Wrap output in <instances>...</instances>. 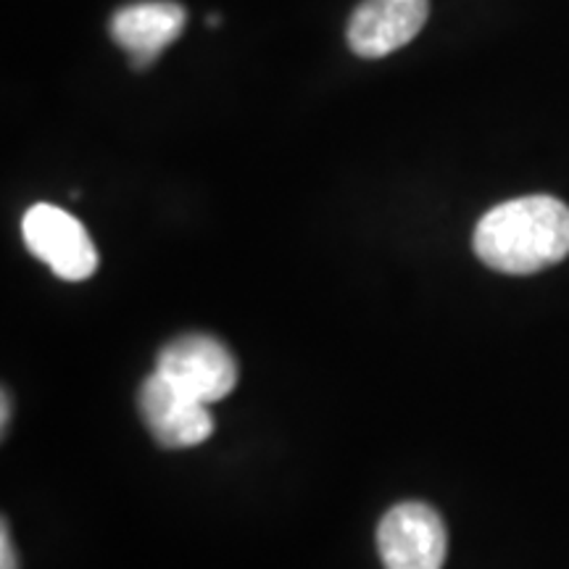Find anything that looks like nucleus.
I'll list each match as a JSON object with an SVG mask.
<instances>
[{
    "label": "nucleus",
    "mask_w": 569,
    "mask_h": 569,
    "mask_svg": "<svg viewBox=\"0 0 569 569\" xmlns=\"http://www.w3.org/2000/svg\"><path fill=\"white\" fill-rule=\"evenodd\" d=\"M188 13L174 0H146L117 11L111 21V34L130 53L132 69H146L159 59L184 30Z\"/></svg>",
    "instance_id": "0eeeda50"
},
{
    "label": "nucleus",
    "mask_w": 569,
    "mask_h": 569,
    "mask_svg": "<svg viewBox=\"0 0 569 569\" xmlns=\"http://www.w3.org/2000/svg\"><path fill=\"white\" fill-rule=\"evenodd\" d=\"M0 569H19L17 551H13L9 525L3 522V530H0Z\"/></svg>",
    "instance_id": "6e6552de"
},
{
    "label": "nucleus",
    "mask_w": 569,
    "mask_h": 569,
    "mask_svg": "<svg viewBox=\"0 0 569 569\" xmlns=\"http://www.w3.org/2000/svg\"><path fill=\"white\" fill-rule=\"evenodd\" d=\"M377 549L386 569H440L448 551L443 519L427 503H398L377 528Z\"/></svg>",
    "instance_id": "20e7f679"
},
{
    "label": "nucleus",
    "mask_w": 569,
    "mask_h": 569,
    "mask_svg": "<svg viewBox=\"0 0 569 569\" xmlns=\"http://www.w3.org/2000/svg\"><path fill=\"white\" fill-rule=\"evenodd\" d=\"M9 411H11V401H9V393H3V432H6V427H9Z\"/></svg>",
    "instance_id": "1a4fd4ad"
},
{
    "label": "nucleus",
    "mask_w": 569,
    "mask_h": 569,
    "mask_svg": "<svg viewBox=\"0 0 569 569\" xmlns=\"http://www.w3.org/2000/svg\"><path fill=\"white\" fill-rule=\"evenodd\" d=\"M430 17V0H365L348 21V46L361 59H382L411 42Z\"/></svg>",
    "instance_id": "423d86ee"
},
{
    "label": "nucleus",
    "mask_w": 569,
    "mask_h": 569,
    "mask_svg": "<svg viewBox=\"0 0 569 569\" xmlns=\"http://www.w3.org/2000/svg\"><path fill=\"white\" fill-rule=\"evenodd\" d=\"M24 243L42 264L51 267L61 280L82 282L96 274L98 251L88 230L77 217L51 203H38L21 222Z\"/></svg>",
    "instance_id": "f03ea898"
},
{
    "label": "nucleus",
    "mask_w": 569,
    "mask_h": 569,
    "mask_svg": "<svg viewBox=\"0 0 569 569\" xmlns=\"http://www.w3.org/2000/svg\"><path fill=\"white\" fill-rule=\"evenodd\" d=\"M156 372L193 396L196 401H222L238 386V365L224 343L209 336H182L163 346Z\"/></svg>",
    "instance_id": "7ed1b4c3"
},
{
    "label": "nucleus",
    "mask_w": 569,
    "mask_h": 569,
    "mask_svg": "<svg viewBox=\"0 0 569 569\" xmlns=\"http://www.w3.org/2000/svg\"><path fill=\"white\" fill-rule=\"evenodd\" d=\"M482 264L503 274H532L569 253V206L551 196H525L490 209L472 238Z\"/></svg>",
    "instance_id": "f257e3e1"
},
{
    "label": "nucleus",
    "mask_w": 569,
    "mask_h": 569,
    "mask_svg": "<svg viewBox=\"0 0 569 569\" xmlns=\"http://www.w3.org/2000/svg\"><path fill=\"white\" fill-rule=\"evenodd\" d=\"M138 403L151 436L167 448L198 446L213 432L209 407L196 401L193 396L184 393L159 372L142 382Z\"/></svg>",
    "instance_id": "39448f33"
}]
</instances>
